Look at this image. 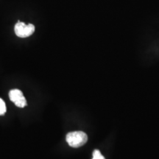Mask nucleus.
<instances>
[{
	"instance_id": "nucleus-1",
	"label": "nucleus",
	"mask_w": 159,
	"mask_h": 159,
	"mask_svg": "<svg viewBox=\"0 0 159 159\" xmlns=\"http://www.w3.org/2000/svg\"><path fill=\"white\" fill-rule=\"evenodd\" d=\"M66 140L71 148H77L82 147L87 142L88 136L83 131H74L66 135Z\"/></svg>"
},
{
	"instance_id": "nucleus-2",
	"label": "nucleus",
	"mask_w": 159,
	"mask_h": 159,
	"mask_svg": "<svg viewBox=\"0 0 159 159\" xmlns=\"http://www.w3.org/2000/svg\"><path fill=\"white\" fill-rule=\"evenodd\" d=\"M35 26L32 24L26 25L25 23L18 21L14 27L16 35L19 38H27L30 36L35 32Z\"/></svg>"
},
{
	"instance_id": "nucleus-3",
	"label": "nucleus",
	"mask_w": 159,
	"mask_h": 159,
	"mask_svg": "<svg viewBox=\"0 0 159 159\" xmlns=\"http://www.w3.org/2000/svg\"><path fill=\"white\" fill-rule=\"evenodd\" d=\"M9 98L19 108H25L27 105V100H26L23 93L19 89H13V90L10 91Z\"/></svg>"
},
{
	"instance_id": "nucleus-4",
	"label": "nucleus",
	"mask_w": 159,
	"mask_h": 159,
	"mask_svg": "<svg viewBox=\"0 0 159 159\" xmlns=\"http://www.w3.org/2000/svg\"><path fill=\"white\" fill-rule=\"evenodd\" d=\"M7 108H6V105L5 102L3 101L2 99L0 98V115L2 116L6 113Z\"/></svg>"
},
{
	"instance_id": "nucleus-5",
	"label": "nucleus",
	"mask_w": 159,
	"mask_h": 159,
	"mask_svg": "<svg viewBox=\"0 0 159 159\" xmlns=\"http://www.w3.org/2000/svg\"><path fill=\"white\" fill-rule=\"evenodd\" d=\"M92 159H105L104 156L101 154L100 151L98 150H95L93 152V158Z\"/></svg>"
}]
</instances>
